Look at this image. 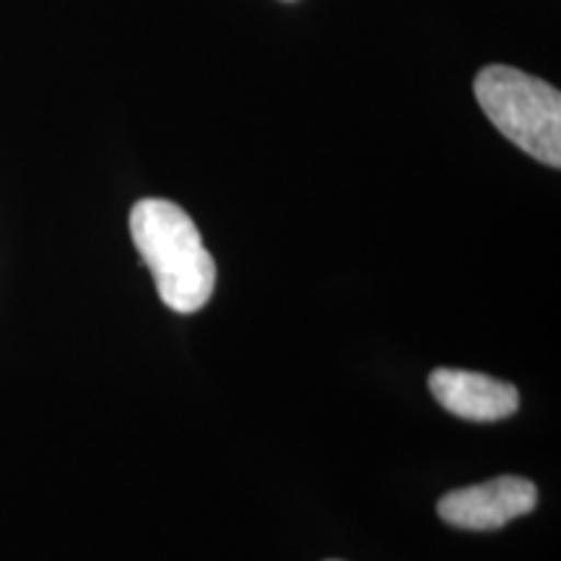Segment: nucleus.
Returning <instances> with one entry per match:
<instances>
[{
	"instance_id": "f257e3e1",
	"label": "nucleus",
	"mask_w": 561,
	"mask_h": 561,
	"mask_svg": "<svg viewBox=\"0 0 561 561\" xmlns=\"http://www.w3.org/2000/svg\"><path fill=\"white\" fill-rule=\"evenodd\" d=\"M130 237L170 310L193 314L208 305L216 263L185 208L161 198L138 201L130 210Z\"/></svg>"
},
{
	"instance_id": "f03ea898",
	"label": "nucleus",
	"mask_w": 561,
	"mask_h": 561,
	"mask_svg": "<svg viewBox=\"0 0 561 561\" xmlns=\"http://www.w3.org/2000/svg\"><path fill=\"white\" fill-rule=\"evenodd\" d=\"M473 91L504 138L543 164H561L559 89L517 68L489 66L476 76Z\"/></svg>"
},
{
	"instance_id": "7ed1b4c3",
	"label": "nucleus",
	"mask_w": 561,
	"mask_h": 561,
	"mask_svg": "<svg viewBox=\"0 0 561 561\" xmlns=\"http://www.w3.org/2000/svg\"><path fill=\"white\" fill-rule=\"evenodd\" d=\"M536 483L520 476H500L476 486L447 491L437 512L453 528L496 530L536 510Z\"/></svg>"
},
{
	"instance_id": "20e7f679",
	"label": "nucleus",
	"mask_w": 561,
	"mask_h": 561,
	"mask_svg": "<svg viewBox=\"0 0 561 561\" xmlns=\"http://www.w3.org/2000/svg\"><path fill=\"white\" fill-rule=\"evenodd\" d=\"M430 390L442 409L466 421H500L520 405V396L510 382L466 369H434Z\"/></svg>"
},
{
	"instance_id": "39448f33",
	"label": "nucleus",
	"mask_w": 561,
	"mask_h": 561,
	"mask_svg": "<svg viewBox=\"0 0 561 561\" xmlns=\"http://www.w3.org/2000/svg\"><path fill=\"white\" fill-rule=\"evenodd\" d=\"M331 561H335V559H331Z\"/></svg>"
}]
</instances>
